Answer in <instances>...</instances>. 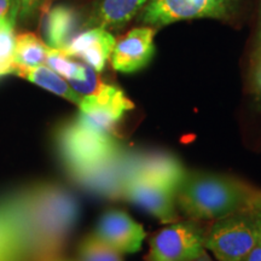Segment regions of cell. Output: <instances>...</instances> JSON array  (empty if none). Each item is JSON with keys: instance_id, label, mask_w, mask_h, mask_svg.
Instances as JSON below:
<instances>
[{"instance_id": "ba28073f", "label": "cell", "mask_w": 261, "mask_h": 261, "mask_svg": "<svg viewBox=\"0 0 261 261\" xmlns=\"http://www.w3.org/2000/svg\"><path fill=\"white\" fill-rule=\"evenodd\" d=\"M79 108V117L87 125L114 135L117 123L135 104L120 87L108 84L97 96L81 98Z\"/></svg>"}, {"instance_id": "8992f818", "label": "cell", "mask_w": 261, "mask_h": 261, "mask_svg": "<svg viewBox=\"0 0 261 261\" xmlns=\"http://www.w3.org/2000/svg\"><path fill=\"white\" fill-rule=\"evenodd\" d=\"M204 252V228L189 219L169 224L151 237L148 261H192Z\"/></svg>"}, {"instance_id": "603a6c76", "label": "cell", "mask_w": 261, "mask_h": 261, "mask_svg": "<svg viewBox=\"0 0 261 261\" xmlns=\"http://www.w3.org/2000/svg\"><path fill=\"white\" fill-rule=\"evenodd\" d=\"M19 12V0H0V27L15 25L16 17Z\"/></svg>"}, {"instance_id": "cb8c5ba5", "label": "cell", "mask_w": 261, "mask_h": 261, "mask_svg": "<svg viewBox=\"0 0 261 261\" xmlns=\"http://www.w3.org/2000/svg\"><path fill=\"white\" fill-rule=\"evenodd\" d=\"M42 0H19V12L22 17H27L38 8Z\"/></svg>"}, {"instance_id": "6da1fadb", "label": "cell", "mask_w": 261, "mask_h": 261, "mask_svg": "<svg viewBox=\"0 0 261 261\" xmlns=\"http://www.w3.org/2000/svg\"><path fill=\"white\" fill-rule=\"evenodd\" d=\"M14 230L21 261H51L79 217L69 191L55 184H38L0 198Z\"/></svg>"}, {"instance_id": "ffe728a7", "label": "cell", "mask_w": 261, "mask_h": 261, "mask_svg": "<svg viewBox=\"0 0 261 261\" xmlns=\"http://www.w3.org/2000/svg\"><path fill=\"white\" fill-rule=\"evenodd\" d=\"M0 261H21L14 230L0 205Z\"/></svg>"}, {"instance_id": "277c9868", "label": "cell", "mask_w": 261, "mask_h": 261, "mask_svg": "<svg viewBox=\"0 0 261 261\" xmlns=\"http://www.w3.org/2000/svg\"><path fill=\"white\" fill-rule=\"evenodd\" d=\"M256 246L255 226L247 210L213 220L204 228V248L218 261H241Z\"/></svg>"}, {"instance_id": "ac0fdd59", "label": "cell", "mask_w": 261, "mask_h": 261, "mask_svg": "<svg viewBox=\"0 0 261 261\" xmlns=\"http://www.w3.org/2000/svg\"><path fill=\"white\" fill-rule=\"evenodd\" d=\"M51 70L65 77L67 80H75L83 77L85 65L80 63H75L70 60L69 56L63 54L61 50L48 47L46 62Z\"/></svg>"}, {"instance_id": "7a4b0ae2", "label": "cell", "mask_w": 261, "mask_h": 261, "mask_svg": "<svg viewBox=\"0 0 261 261\" xmlns=\"http://www.w3.org/2000/svg\"><path fill=\"white\" fill-rule=\"evenodd\" d=\"M254 190L228 175L187 171L174 196L178 211L189 219L213 221L247 210Z\"/></svg>"}, {"instance_id": "7402d4cb", "label": "cell", "mask_w": 261, "mask_h": 261, "mask_svg": "<svg viewBox=\"0 0 261 261\" xmlns=\"http://www.w3.org/2000/svg\"><path fill=\"white\" fill-rule=\"evenodd\" d=\"M248 213L252 217V220L255 226L256 237H257V244L261 247V191L254 190L252 197H250L249 203L247 207Z\"/></svg>"}, {"instance_id": "9a60e30c", "label": "cell", "mask_w": 261, "mask_h": 261, "mask_svg": "<svg viewBox=\"0 0 261 261\" xmlns=\"http://www.w3.org/2000/svg\"><path fill=\"white\" fill-rule=\"evenodd\" d=\"M12 74L27 79L32 83L37 84L42 89L50 91V92L57 94L69 102L80 106L81 97L73 91L67 81H64L60 75L51 70L50 68L39 65V67H24V65L16 64L14 67Z\"/></svg>"}, {"instance_id": "4316f807", "label": "cell", "mask_w": 261, "mask_h": 261, "mask_svg": "<svg viewBox=\"0 0 261 261\" xmlns=\"http://www.w3.org/2000/svg\"><path fill=\"white\" fill-rule=\"evenodd\" d=\"M256 83H257V86H259V89L261 90V65H260L259 70H257V74H256Z\"/></svg>"}, {"instance_id": "4fadbf2b", "label": "cell", "mask_w": 261, "mask_h": 261, "mask_svg": "<svg viewBox=\"0 0 261 261\" xmlns=\"http://www.w3.org/2000/svg\"><path fill=\"white\" fill-rule=\"evenodd\" d=\"M79 28L80 16L69 6H55L44 19V35L48 47L56 50H64L76 37Z\"/></svg>"}, {"instance_id": "5b68a950", "label": "cell", "mask_w": 261, "mask_h": 261, "mask_svg": "<svg viewBox=\"0 0 261 261\" xmlns=\"http://www.w3.org/2000/svg\"><path fill=\"white\" fill-rule=\"evenodd\" d=\"M238 8L240 0H148L140 21L156 28L188 19H230Z\"/></svg>"}, {"instance_id": "d6986e66", "label": "cell", "mask_w": 261, "mask_h": 261, "mask_svg": "<svg viewBox=\"0 0 261 261\" xmlns=\"http://www.w3.org/2000/svg\"><path fill=\"white\" fill-rule=\"evenodd\" d=\"M15 25L0 27V77L12 74L15 67Z\"/></svg>"}, {"instance_id": "44dd1931", "label": "cell", "mask_w": 261, "mask_h": 261, "mask_svg": "<svg viewBox=\"0 0 261 261\" xmlns=\"http://www.w3.org/2000/svg\"><path fill=\"white\" fill-rule=\"evenodd\" d=\"M68 84L73 89L76 94H79L81 98L84 97H94L98 93H100L107 86V83L100 79L96 70L89 65H85V70L83 77L75 80H68Z\"/></svg>"}, {"instance_id": "9c48e42d", "label": "cell", "mask_w": 261, "mask_h": 261, "mask_svg": "<svg viewBox=\"0 0 261 261\" xmlns=\"http://www.w3.org/2000/svg\"><path fill=\"white\" fill-rule=\"evenodd\" d=\"M93 234L120 254L138 252L146 237L142 225L119 210L104 213L98 221Z\"/></svg>"}, {"instance_id": "83f0119b", "label": "cell", "mask_w": 261, "mask_h": 261, "mask_svg": "<svg viewBox=\"0 0 261 261\" xmlns=\"http://www.w3.org/2000/svg\"><path fill=\"white\" fill-rule=\"evenodd\" d=\"M259 42H260V51H261V0H260V27H259Z\"/></svg>"}, {"instance_id": "484cf974", "label": "cell", "mask_w": 261, "mask_h": 261, "mask_svg": "<svg viewBox=\"0 0 261 261\" xmlns=\"http://www.w3.org/2000/svg\"><path fill=\"white\" fill-rule=\"evenodd\" d=\"M192 261H213V260L211 259V256L208 255L207 252H204L203 254H201L200 256L196 257V259H195V260H192Z\"/></svg>"}, {"instance_id": "d4e9b609", "label": "cell", "mask_w": 261, "mask_h": 261, "mask_svg": "<svg viewBox=\"0 0 261 261\" xmlns=\"http://www.w3.org/2000/svg\"><path fill=\"white\" fill-rule=\"evenodd\" d=\"M241 261H261V247L257 244Z\"/></svg>"}, {"instance_id": "3957f363", "label": "cell", "mask_w": 261, "mask_h": 261, "mask_svg": "<svg viewBox=\"0 0 261 261\" xmlns=\"http://www.w3.org/2000/svg\"><path fill=\"white\" fill-rule=\"evenodd\" d=\"M58 148L70 174L77 181L106 168L123 154L114 135L87 125L79 116L61 128Z\"/></svg>"}, {"instance_id": "5bb4252c", "label": "cell", "mask_w": 261, "mask_h": 261, "mask_svg": "<svg viewBox=\"0 0 261 261\" xmlns=\"http://www.w3.org/2000/svg\"><path fill=\"white\" fill-rule=\"evenodd\" d=\"M148 0H102L94 8L86 25L92 28H119L125 25Z\"/></svg>"}, {"instance_id": "52a82bcc", "label": "cell", "mask_w": 261, "mask_h": 261, "mask_svg": "<svg viewBox=\"0 0 261 261\" xmlns=\"http://www.w3.org/2000/svg\"><path fill=\"white\" fill-rule=\"evenodd\" d=\"M120 197L143 208L163 224L177 223L179 219L174 189L159 181L140 175H127Z\"/></svg>"}, {"instance_id": "7c38bea8", "label": "cell", "mask_w": 261, "mask_h": 261, "mask_svg": "<svg viewBox=\"0 0 261 261\" xmlns=\"http://www.w3.org/2000/svg\"><path fill=\"white\" fill-rule=\"evenodd\" d=\"M115 42V38L107 29L91 28L77 34L61 51L69 57L81 58L98 73L104 69L107 61L112 56Z\"/></svg>"}, {"instance_id": "e0dca14e", "label": "cell", "mask_w": 261, "mask_h": 261, "mask_svg": "<svg viewBox=\"0 0 261 261\" xmlns=\"http://www.w3.org/2000/svg\"><path fill=\"white\" fill-rule=\"evenodd\" d=\"M79 261H123L122 254L89 234L79 247Z\"/></svg>"}, {"instance_id": "2e32d148", "label": "cell", "mask_w": 261, "mask_h": 261, "mask_svg": "<svg viewBox=\"0 0 261 261\" xmlns=\"http://www.w3.org/2000/svg\"><path fill=\"white\" fill-rule=\"evenodd\" d=\"M48 46L33 33H23L15 39V63L39 67L46 62Z\"/></svg>"}, {"instance_id": "8fae6325", "label": "cell", "mask_w": 261, "mask_h": 261, "mask_svg": "<svg viewBox=\"0 0 261 261\" xmlns=\"http://www.w3.org/2000/svg\"><path fill=\"white\" fill-rule=\"evenodd\" d=\"M185 172L187 169L182 167L179 160L168 154L128 156L127 159L126 177L130 174L140 175L167 185L174 189V191Z\"/></svg>"}, {"instance_id": "30bf717a", "label": "cell", "mask_w": 261, "mask_h": 261, "mask_svg": "<svg viewBox=\"0 0 261 261\" xmlns=\"http://www.w3.org/2000/svg\"><path fill=\"white\" fill-rule=\"evenodd\" d=\"M155 28L142 27L120 38L110 56L114 69L129 74L146 67L155 55Z\"/></svg>"}]
</instances>
